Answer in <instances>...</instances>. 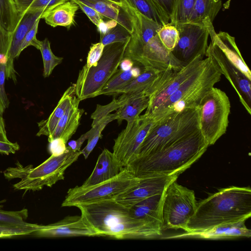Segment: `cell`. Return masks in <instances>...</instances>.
<instances>
[{
    "mask_svg": "<svg viewBox=\"0 0 251 251\" xmlns=\"http://www.w3.org/2000/svg\"><path fill=\"white\" fill-rule=\"evenodd\" d=\"M104 48V46L101 42L92 44L88 53L86 63L83 67L90 68L95 66L102 55Z\"/></svg>",
    "mask_w": 251,
    "mask_h": 251,
    "instance_id": "43",
    "label": "cell"
},
{
    "mask_svg": "<svg viewBox=\"0 0 251 251\" xmlns=\"http://www.w3.org/2000/svg\"><path fill=\"white\" fill-rule=\"evenodd\" d=\"M110 1H111L112 2H114L116 3L122 4L123 2V0H109Z\"/></svg>",
    "mask_w": 251,
    "mask_h": 251,
    "instance_id": "54",
    "label": "cell"
},
{
    "mask_svg": "<svg viewBox=\"0 0 251 251\" xmlns=\"http://www.w3.org/2000/svg\"><path fill=\"white\" fill-rule=\"evenodd\" d=\"M156 121L140 115L127 123L126 127L114 139L113 153L123 167H127L136 157L138 150Z\"/></svg>",
    "mask_w": 251,
    "mask_h": 251,
    "instance_id": "13",
    "label": "cell"
},
{
    "mask_svg": "<svg viewBox=\"0 0 251 251\" xmlns=\"http://www.w3.org/2000/svg\"><path fill=\"white\" fill-rule=\"evenodd\" d=\"M94 8L104 17L114 20L125 27L131 34L134 28L133 17L129 8L109 0H77Z\"/></svg>",
    "mask_w": 251,
    "mask_h": 251,
    "instance_id": "22",
    "label": "cell"
},
{
    "mask_svg": "<svg viewBox=\"0 0 251 251\" xmlns=\"http://www.w3.org/2000/svg\"><path fill=\"white\" fill-rule=\"evenodd\" d=\"M230 107L226 94L214 87L201 100L199 105V128L209 146L226 132Z\"/></svg>",
    "mask_w": 251,
    "mask_h": 251,
    "instance_id": "10",
    "label": "cell"
},
{
    "mask_svg": "<svg viewBox=\"0 0 251 251\" xmlns=\"http://www.w3.org/2000/svg\"><path fill=\"white\" fill-rule=\"evenodd\" d=\"M194 191L172 182L164 192L161 206L163 229H181L185 231L197 206Z\"/></svg>",
    "mask_w": 251,
    "mask_h": 251,
    "instance_id": "11",
    "label": "cell"
},
{
    "mask_svg": "<svg viewBox=\"0 0 251 251\" xmlns=\"http://www.w3.org/2000/svg\"><path fill=\"white\" fill-rule=\"evenodd\" d=\"M79 8L73 0H68L44 13L42 19L53 27L62 26L69 28L74 25L75 16Z\"/></svg>",
    "mask_w": 251,
    "mask_h": 251,
    "instance_id": "27",
    "label": "cell"
},
{
    "mask_svg": "<svg viewBox=\"0 0 251 251\" xmlns=\"http://www.w3.org/2000/svg\"><path fill=\"white\" fill-rule=\"evenodd\" d=\"M31 235L39 237H62L74 236H99L88 226L81 216H67L63 219L47 225H38Z\"/></svg>",
    "mask_w": 251,
    "mask_h": 251,
    "instance_id": "17",
    "label": "cell"
},
{
    "mask_svg": "<svg viewBox=\"0 0 251 251\" xmlns=\"http://www.w3.org/2000/svg\"><path fill=\"white\" fill-rule=\"evenodd\" d=\"M132 13L134 28L124 58H129L145 68L158 71L180 69L183 66L167 50L159 38L158 32L162 25L133 9Z\"/></svg>",
    "mask_w": 251,
    "mask_h": 251,
    "instance_id": "4",
    "label": "cell"
},
{
    "mask_svg": "<svg viewBox=\"0 0 251 251\" xmlns=\"http://www.w3.org/2000/svg\"><path fill=\"white\" fill-rule=\"evenodd\" d=\"M204 65L172 94L151 116L157 121L175 112L199 106L214 85L220 81L221 73L212 59L206 55Z\"/></svg>",
    "mask_w": 251,
    "mask_h": 251,
    "instance_id": "5",
    "label": "cell"
},
{
    "mask_svg": "<svg viewBox=\"0 0 251 251\" xmlns=\"http://www.w3.org/2000/svg\"><path fill=\"white\" fill-rule=\"evenodd\" d=\"M134 62L129 58H124L121 61L120 66V69L123 71L130 70L133 66Z\"/></svg>",
    "mask_w": 251,
    "mask_h": 251,
    "instance_id": "51",
    "label": "cell"
},
{
    "mask_svg": "<svg viewBox=\"0 0 251 251\" xmlns=\"http://www.w3.org/2000/svg\"><path fill=\"white\" fill-rule=\"evenodd\" d=\"M66 143L61 138H55L49 142V151L51 155L58 156L67 150Z\"/></svg>",
    "mask_w": 251,
    "mask_h": 251,
    "instance_id": "47",
    "label": "cell"
},
{
    "mask_svg": "<svg viewBox=\"0 0 251 251\" xmlns=\"http://www.w3.org/2000/svg\"><path fill=\"white\" fill-rule=\"evenodd\" d=\"M90 133V130L82 134L76 140H72L68 143V147L74 151H80V148L84 142L88 139Z\"/></svg>",
    "mask_w": 251,
    "mask_h": 251,
    "instance_id": "50",
    "label": "cell"
},
{
    "mask_svg": "<svg viewBox=\"0 0 251 251\" xmlns=\"http://www.w3.org/2000/svg\"><path fill=\"white\" fill-rule=\"evenodd\" d=\"M80 101L76 98L69 106L58 122L52 134L48 137L49 142L55 138H61L67 143L75 133L84 112L83 109L78 108Z\"/></svg>",
    "mask_w": 251,
    "mask_h": 251,
    "instance_id": "24",
    "label": "cell"
},
{
    "mask_svg": "<svg viewBox=\"0 0 251 251\" xmlns=\"http://www.w3.org/2000/svg\"><path fill=\"white\" fill-rule=\"evenodd\" d=\"M206 26L211 41L220 48L232 64L251 80V72L237 46L235 38L226 32L220 31L218 33H216L212 23H208Z\"/></svg>",
    "mask_w": 251,
    "mask_h": 251,
    "instance_id": "20",
    "label": "cell"
},
{
    "mask_svg": "<svg viewBox=\"0 0 251 251\" xmlns=\"http://www.w3.org/2000/svg\"><path fill=\"white\" fill-rule=\"evenodd\" d=\"M166 14L170 18L172 16L176 0H153Z\"/></svg>",
    "mask_w": 251,
    "mask_h": 251,
    "instance_id": "49",
    "label": "cell"
},
{
    "mask_svg": "<svg viewBox=\"0 0 251 251\" xmlns=\"http://www.w3.org/2000/svg\"><path fill=\"white\" fill-rule=\"evenodd\" d=\"M159 38L164 47L170 52L176 46L178 40V32L174 25L170 23L162 25L158 32Z\"/></svg>",
    "mask_w": 251,
    "mask_h": 251,
    "instance_id": "40",
    "label": "cell"
},
{
    "mask_svg": "<svg viewBox=\"0 0 251 251\" xmlns=\"http://www.w3.org/2000/svg\"><path fill=\"white\" fill-rule=\"evenodd\" d=\"M12 37V33L6 30L0 24V57H6L9 50Z\"/></svg>",
    "mask_w": 251,
    "mask_h": 251,
    "instance_id": "46",
    "label": "cell"
},
{
    "mask_svg": "<svg viewBox=\"0 0 251 251\" xmlns=\"http://www.w3.org/2000/svg\"><path fill=\"white\" fill-rule=\"evenodd\" d=\"M195 0H176L170 24H177L189 22L194 6Z\"/></svg>",
    "mask_w": 251,
    "mask_h": 251,
    "instance_id": "36",
    "label": "cell"
},
{
    "mask_svg": "<svg viewBox=\"0 0 251 251\" xmlns=\"http://www.w3.org/2000/svg\"><path fill=\"white\" fill-rule=\"evenodd\" d=\"M40 20V19L37 20L32 28L26 33L22 44L19 51V54L29 46H32L39 50L41 41L37 39L36 34Z\"/></svg>",
    "mask_w": 251,
    "mask_h": 251,
    "instance_id": "44",
    "label": "cell"
},
{
    "mask_svg": "<svg viewBox=\"0 0 251 251\" xmlns=\"http://www.w3.org/2000/svg\"><path fill=\"white\" fill-rule=\"evenodd\" d=\"M20 19L15 0H0V24L8 31L14 32Z\"/></svg>",
    "mask_w": 251,
    "mask_h": 251,
    "instance_id": "31",
    "label": "cell"
},
{
    "mask_svg": "<svg viewBox=\"0 0 251 251\" xmlns=\"http://www.w3.org/2000/svg\"><path fill=\"white\" fill-rule=\"evenodd\" d=\"M131 70L123 71L118 69L108 80L97 96L101 95H117L118 92L133 79Z\"/></svg>",
    "mask_w": 251,
    "mask_h": 251,
    "instance_id": "32",
    "label": "cell"
},
{
    "mask_svg": "<svg viewBox=\"0 0 251 251\" xmlns=\"http://www.w3.org/2000/svg\"><path fill=\"white\" fill-rule=\"evenodd\" d=\"M162 71L144 68L141 74L120 90L117 95L144 92L149 97L153 84L156 81Z\"/></svg>",
    "mask_w": 251,
    "mask_h": 251,
    "instance_id": "28",
    "label": "cell"
},
{
    "mask_svg": "<svg viewBox=\"0 0 251 251\" xmlns=\"http://www.w3.org/2000/svg\"><path fill=\"white\" fill-rule=\"evenodd\" d=\"M38 226V225L35 224L27 226H0V238L30 235L37 229Z\"/></svg>",
    "mask_w": 251,
    "mask_h": 251,
    "instance_id": "41",
    "label": "cell"
},
{
    "mask_svg": "<svg viewBox=\"0 0 251 251\" xmlns=\"http://www.w3.org/2000/svg\"><path fill=\"white\" fill-rule=\"evenodd\" d=\"M79 6V8L86 15L90 20L97 27L103 22V17L94 8L77 0H73Z\"/></svg>",
    "mask_w": 251,
    "mask_h": 251,
    "instance_id": "45",
    "label": "cell"
},
{
    "mask_svg": "<svg viewBox=\"0 0 251 251\" xmlns=\"http://www.w3.org/2000/svg\"><path fill=\"white\" fill-rule=\"evenodd\" d=\"M53 0H15L19 17L28 12L43 11L45 12L51 9Z\"/></svg>",
    "mask_w": 251,
    "mask_h": 251,
    "instance_id": "37",
    "label": "cell"
},
{
    "mask_svg": "<svg viewBox=\"0 0 251 251\" xmlns=\"http://www.w3.org/2000/svg\"><path fill=\"white\" fill-rule=\"evenodd\" d=\"M126 94L127 99L114 113L119 124L123 120L127 123L135 120L146 109L149 104V97L144 92Z\"/></svg>",
    "mask_w": 251,
    "mask_h": 251,
    "instance_id": "26",
    "label": "cell"
},
{
    "mask_svg": "<svg viewBox=\"0 0 251 251\" xmlns=\"http://www.w3.org/2000/svg\"><path fill=\"white\" fill-rule=\"evenodd\" d=\"M80 151H74L67 147L63 154L51 156L35 168L31 165L24 166L17 161L16 166L9 167L4 172L5 178L8 180L20 178L18 182L13 185L16 190L39 191L44 186L51 187L57 181L63 180L66 169L75 162Z\"/></svg>",
    "mask_w": 251,
    "mask_h": 251,
    "instance_id": "6",
    "label": "cell"
},
{
    "mask_svg": "<svg viewBox=\"0 0 251 251\" xmlns=\"http://www.w3.org/2000/svg\"><path fill=\"white\" fill-rule=\"evenodd\" d=\"M143 69H141L138 67H132L130 70L131 74L134 77H136L139 76L143 71Z\"/></svg>",
    "mask_w": 251,
    "mask_h": 251,
    "instance_id": "53",
    "label": "cell"
},
{
    "mask_svg": "<svg viewBox=\"0 0 251 251\" xmlns=\"http://www.w3.org/2000/svg\"><path fill=\"white\" fill-rule=\"evenodd\" d=\"M3 205L0 202V226H27L33 225L26 222L28 210L26 208L18 211H6L2 209Z\"/></svg>",
    "mask_w": 251,
    "mask_h": 251,
    "instance_id": "33",
    "label": "cell"
},
{
    "mask_svg": "<svg viewBox=\"0 0 251 251\" xmlns=\"http://www.w3.org/2000/svg\"><path fill=\"white\" fill-rule=\"evenodd\" d=\"M206 55L211 56L237 93L239 100L247 112L251 114V80L226 57L220 48L210 41Z\"/></svg>",
    "mask_w": 251,
    "mask_h": 251,
    "instance_id": "14",
    "label": "cell"
},
{
    "mask_svg": "<svg viewBox=\"0 0 251 251\" xmlns=\"http://www.w3.org/2000/svg\"><path fill=\"white\" fill-rule=\"evenodd\" d=\"M39 50L43 58V76L47 77L51 75L54 68L62 62L63 58L53 54L50 48V42L47 38L41 41Z\"/></svg>",
    "mask_w": 251,
    "mask_h": 251,
    "instance_id": "35",
    "label": "cell"
},
{
    "mask_svg": "<svg viewBox=\"0 0 251 251\" xmlns=\"http://www.w3.org/2000/svg\"><path fill=\"white\" fill-rule=\"evenodd\" d=\"M123 2L144 16L162 25L170 18L153 0H123Z\"/></svg>",
    "mask_w": 251,
    "mask_h": 251,
    "instance_id": "29",
    "label": "cell"
},
{
    "mask_svg": "<svg viewBox=\"0 0 251 251\" xmlns=\"http://www.w3.org/2000/svg\"><path fill=\"white\" fill-rule=\"evenodd\" d=\"M127 99V94H123L118 99H114L111 102L106 105L97 104L95 111L91 116V119H93L92 127L95 126L111 112L117 110Z\"/></svg>",
    "mask_w": 251,
    "mask_h": 251,
    "instance_id": "38",
    "label": "cell"
},
{
    "mask_svg": "<svg viewBox=\"0 0 251 251\" xmlns=\"http://www.w3.org/2000/svg\"><path fill=\"white\" fill-rule=\"evenodd\" d=\"M0 141L7 142L9 141L5 129V125L2 115L0 114Z\"/></svg>",
    "mask_w": 251,
    "mask_h": 251,
    "instance_id": "52",
    "label": "cell"
},
{
    "mask_svg": "<svg viewBox=\"0 0 251 251\" xmlns=\"http://www.w3.org/2000/svg\"><path fill=\"white\" fill-rule=\"evenodd\" d=\"M86 224L99 236L117 239H151L162 233L134 218L129 208L115 200L105 201L76 206Z\"/></svg>",
    "mask_w": 251,
    "mask_h": 251,
    "instance_id": "2",
    "label": "cell"
},
{
    "mask_svg": "<svg viewBox=\"0 0 251 251\" xmlns=\"http://www.w3.org/2000/svg\"><path fill=\"white\" fill-rule=\"evenodd\" d=\"M206 60V57L199 56L180 69L175 70L164 85L149 97L148 106L144 114L150 117L172 94L204 65Z\"/></svg>",
    "mask_w": 251,
    "mask_h": 251,
    "instance_id": "15",
    "label": "cell"
},
{
    "mask_svg": "<svg viewBox=\"0 0 251 251\" xmlns=\"http://www.w3.org/2000/svg\"><path fill=\"white\" fill-rule=\"evenodd\" d=\"M245 222V221H243L233 224L222 225L204 230L192 232H185L163 238H194L217 240L250 237L251 230L246 227Z\"/></svg>",
    "mask_w": 251,
    "mask_h": 251,
    "instance_id": "19",
    "label": "cell"
},
{
    "mask_svg": "<svg viewBox=\"0 0 251 251\" xmlns=\"http://www.w3.org/2000/svg\"><path fill=\"white\" fill-rule=\"evenodd\" d=\"M251 216V188L230 186L219 190L198 203L185 231H202L222 225L245 221Z\"/></svg>",
    "mask_w": 251,
    "mask_h": 251,
    "instance_id": "3",
    "label": "cell"
},
{
    "mask_svg": "<svg viewBox=\"0 0 251 251\" xmlns=\"http://www.w3.org/2000/svg\"><path fill=\"white\" fill-rule=\"evenodd\" d=\"M140 178L126 167L116 176L94 186H76L69 189L61 206H75L105 201L114 200L137 184Z\"/></svg>",
    "mask_w": 251,
    "mask_h": 251,
    "instance_id": "9",
    "label": "cell"
},
{
    "mask_svg": "<svg viewBox=\"0 0 251 251\" xmlns=\"http://www.w3.org/2000/svg\"><path fill=\"white\" fill-rule=\"evenodd\" d=\"M199 106L188 108L156 121L140 146L135 159L155 152L199 130Z\"/></svg>",
    "mask_w": 251,
    "mask_h": 251,
    "instance_id": "7",
    "label": "cell"
},
{
    "mask_svg": "<svg viewBox=\"0 0 251 251\" xmlns=\"http://www.w3.org/2000/svg\"><path fill=\"white\" fill-rule=\"evenodd\" d=\"M124 168L113 152L105 149L99 156L91 175L81 186L89 187L109 180L117 176Z\"/></svg>",
    "mask_w": 251,
    "mask_h": 251,
    "instance_id": "23",
    "label": "cell"
},
{
    "mask_svg": "<svg viewBox=\"0 0 251 251\" xmlns=\"http://www.w3.org/2000/svg\"><path fill=\"white\" fill-rule=\"evenodd\" d=\"M131 33L122 25H116L108 30L104 35L100 36V42L104 46L116 42H125L129 40Z\"/></svg>",
    "mask_w": 251,
    "mask_h": 251,
    "instance_id": "39",
    "label": "cell"
},
{
    "mask_svg": "<svg viewBox=\"0 0 251 251\" xmlns=\"http://www.w3.org/2000/svg\"><path fill=\"white\" fill-rule=\"evenodd\" d=\"M221 0H195L188 22L205 25L213 22L221 9Z\"/></svg>",
    "mask_w": 251,
    "mask_h": 251,
    "instance_id": "30",
    "label": "cell"
},
{
    "mask_svg": "<svg viewBox=\"0 0 251 251\" xmlns=\"http://www.w3.org/2000/svg\"><path fill=\"white\" fill-rule=\"evenodd\" d=\"M44 11L28 12L22 16L19 24L12 33V37L10 47L5 57L6 77L16 81V71L14 67V60L19 56V51L25 36L32 28L36 22L42 19Z\"/></svg>",
    "mask_w": 251,
    "mask_h": 251,
    "instance_id": "18",
    "label": "cell"
},
{
    "mask_svg": "<svg viewBox=\"0 0 251 251\" xmlns=\"http://www.w3.org/2000/svg\"><path fill=\"white\" fill-rule=\"evenodd\" d=\"M208 146L199 129L155 152L134 160L126 168L139 178L178 176L199 159Z\"/></svg>",
    "mask_w": 251,
    "mask_h": 251,
    "instance_id": "1",
    "label": "cell"
},
{
    "mask_svg": "<svg viewBox=\"0 0 251 251\" xmlns=\"http://www.w3.org/2000/svg\"><path fill=\"white\" fill-rule=\"evenodd\" d=\"M177 175L157 176L140 178L139 182L114 200L129 208L150 197L164 193L167 187L176 181Z\"/></svg>",
    "mask_w": 251,
    "mask_h": 251,
    "instance_id": "16",
    "label": "cell"
},
{
    "mask_svg": "<svg viewBox=\"0 0 251 251\" xmlns=\"http://www.w3.org/2000/svg\"><path fill=\"white\" fill-rule=\"evenodd\" d=\"M129 41L104 46L102 55L95 66L90 68L83 67L80 70L75 84V95L80 101L97 96L118 70Z\"/></svg>",
    "mask_w": 251,
    "mask_h": 251,
    "instance_id": "8",
    "label": "cell"
},
{
    "mask_svg": "<svg viewBox=\"0 0 251 251\" xmlns=\"http://www.w3.org/2000/svg\"><path fill=\"white\" fill-rule=\"evenodd\" d=\"M116 120L115 113L109 114L98 124L90 129V133L87 139L88 142L86 146L81 151V154L85 159H87L97 145L99 139L101 136V132L106 125Z\"/></svg>",
    "mask_w": 251,
    "mask_h": 251,
    "instance_id": "34",
    "label": "cell"
},
{
    "mask_svg": "<svg viewBox=\"0 0 251 251\" xmlns=\"http://www.w3.org/2000/svg\"><path fill=\"white\" fill-rule=\"evenodd\" d=\"M164 194L147 198L129 208L134 218L161 233L163 230L161 206Z\"/></svg>",
    "mask_w": 251,
    "mask_h": 251,
    "instance_id": "21",
    "label": "cell"
},
{
    "mask_svg": "<svg viewBox=\"0 0 251 251\" xmlns=\"http://www.w3.org/2000/svg\"><path fill=\"white\" fill-rule=\"evenodd\" d=\"M6 78L5 60H0V114L3 115L8 107L9 101L6 94L4 84Z\"/></svg>",
    "mask_w": 251,
    "mask_h": 251,
    "instance_id": "42",
    "label": "cell"
},
{
    "mask_svg": "<svg viewBox=\"0 0 251 251\" xmlns=\"http://www.w3.org/2000/svg\"><path fill=\"white\" fill-rule=\"evenodd\" d=\"M76 98L75 84H73L64 92L56 106L48 118L42 120L38 123L39 130L36 135L37 136L45 135L48 137L50 136L60 119Z\"/></svg>",
    "mask_w": 251,
    "mask_h": 251,
    "instance_id": "25",
    "label": "cell"
},
{
    "mask_svg": "<svg viewBox=\"0 0 251 251\" xmlns=\"http://www.w3.org/2000/svg\"><path fill=\"white\" fill-rule=\"evenodd\" d=\"M20 146L17 143H12L7 141H0V153L5 154H9L10 153H15L17 151L20 150Z\"/></svg>",
    "mask_w": 251,
    "mask_h": 251,
    "instance_id": "48",
    "label": "cell"
},
{
    "mask_svg": "<svg viewBox=\"0 0 251 251\" xmlns=\"http://www.w3.org/2000/svg\"><path fill=\"white\" fill-rule=\"evenodd\" d=\"M178 32V40L170 51L182 65L190 63L196 58L205 56L209 36L205 25L185 23L175 25Z\"/></svg>",
    "mask_w": 251,
    "mask_h": 251,
    "instance_id": "12",
    "label": "cell"
}]
</instances>
